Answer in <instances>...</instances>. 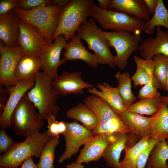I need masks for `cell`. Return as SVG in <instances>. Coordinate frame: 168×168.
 <instances>
[{
	"label": "cell",
	"mask_w": 168,
	"mask_h": 168,
	"mask_svg": "<svg viewBox=\"0 0 168 168\" xmlns=\"http://www.w3.org/2000/svg\"><path fill=\"white\" fill-rule=\"evenodd\" d=\"M93 0H72L61 12L52 41L62 35L69 41L79 27L86 22Z\"/></svg>",
	"instance_id": "cell-1"
},
{
	"label": "cell",
	"mask_w": 168,
	"mask_h": 168,
	"mask_svg": "<svg viewBox=\"0 0 168 168\" xmlns=\"http://www.w3.org/2000/svg\"><path fill=\"white\" fill-rule=\"evenodd\" d=\"M34 86L27 93L30 100L35 105L43 120L50 115L56 117L59 110L57 104L59 95L54 90L52 79L43 72L35 75Z\"/></svg>",
	"instance_id": "cell-2"
},
{
	"label": "cell",
	"mask_w": 168,
	"mask_h": 168,
	"mask_svg": "<svg viewBox=\"0 0 168 168\" xmlns=\"http://www.w3.org/2000/svg\"><path fill=\"white\" fill-rule=\"evenodd\" d=\"M89 16L97 20L102 28L112 31H127L140 34L143 31L145 22L141 19L113 10L100 8L93 3Z\"/></svg>",
	"instance_id": "cell-3"
},
{
	"label": "cell",
	"mask_w": 168,
	"mask_h": 168,
	"mask_svg": "<svg viewBox=\"0 0 168 168\" xmlns=\"http://www.w3.org/2000/svg\"><path fill=\"white\" fill-rule=\"evenodd\" d=\"M84 104L97 117L99 124L92 131L94 136L100 133H133V129L126 126L119 116L102 99L95 95L85 97Z\"/></svg>",
	"instance_id": "cell-4"
},
{
	"label": "cell",
	"mask_w": 168,
	"mask_h": 168,
	"mask_svg": "<svg viewBox=\"0 0 168 168\" xmlns=\"http://www.w3.org/2000/svg\"><path fill=\"white\" fill-rule=\"evenodd\" d=\"M47 131L40 132L26 137L22 142H18L0 157V166L17 168L27 158H40L43 148L50 138Z\"/></svg>",
	"instance_id": "cell-5"
},
{
	"label": "cell",
	"mask_w": 168,
	"mask_h": 168,
	"mask_svg": "<svg viewBox=\"0 0 168 168\" xmlns=\"http://www.w3.org/2000/svg\"><path fill=\"white\" fill-rule=\"evenodd\" d=\"M63 7L54 5L41 6L29 10L15 8L18 15L37 28L49 46L53 45L52 37Z\"/></svg>",
	"instance_id": "cell-6"
},
{
	"label": "cell",
	"mask_w": 168,
	"mask_h": 168,
	"mask_svg": "<svg viewBox=\"0 0 168 168\" xmlns=\"http://www.w3.org/2000/svg\"><path fill=\"white\" fill-rule=\"evenodd\" d=\"M34 104L24 94L13 111L11 127L16 134L27 137L39 132L44 123Z\"/></svg>",
	"instance_id": "cell-7"
},
{
	"label": "cell",
	"mask_w": 168,
	"mask_h": 168,
	"mask_svg": "<svg viewBox=\"0 0 168 168\" xmlns=\"http://www.w3.org/2000/svg\"><path fill=\"white\" fill-rule=\"evenodd\" d=\"M77 34L86 42L87 48L94 52L98 59L99 64L107 65L111 69L115 68L114 56L111 54L109 42L93 18H90L82 25Z\"/></svg>",
	"instance_id": "cell-8"
},
{
	"label": "cell",
	"mask_w": 168,
	"mask_h": 168,
	"mask_svg": "<svg viewBox=\"0 0 168 168\" xmlns=\"http://www.w3.org/2000/svg\"><path fill=\"white\" fill-rule=\"evenodd\" d=\"M103 33L110 46L115 50L114 61L116 66L120 70H124L131 55L138 50L142 40L141 35L127 31H103Z\"/></svg>",
	"instance_id": "cell-9"
},
{
	"label": "cell",
	"mask_w": 168,
	"mask_h": 168,
	"mask_svg": "<svg viewBox=\"0 0 168 168\" xmlns=\"http://www.w3.org/2000/svg\"><path fill=\"white\" fill-rule=\"evenodd\" d=\"M19 16L20 30L18 45L25 54L40 58L51 48L39 30L23 17Z\"/></svg>",
	"instance_id": "cell-10"
},
{
	"label": "cell",
	"mask_w": 168,
	"mask_h": 168,
	"mask_svg": "<svg viewBox=\"0 0 168 168\" xmlns=\"http://www.w3.org/2000/svg\"><path fill=\"white\" fill-rule=\"evenodd\" d=\"M0 85L6 89L18 82L15 76L17 64L25 54L19 45L8 47L0 43Z\"/></svg>",
	"instance_id": "cell-11"
},
{
	"label": "cell",
	"mask_w": 168,
	"mask_h": 168,
	"mask_svg": "<svg viewBox=\"0 0 168 168\" xmlns=\"http://www.w3.org/2000/svg\"><path fill=\"white\" fill-rule=\"evenodd\" d=\"M67 130L63 134L65 141V148L58 159L59 164L71 159L77 153L81 146L84 145L94 136L92 131L79 124L76 120L67 122Z\"/></svg>",
	"instance_id": "cell-12"
},
{
	"label": "cell",
	"mask_w": 168,
	"mask_h": 168,
	"mask_svg": "<svg viewBox=\"0 0 168 168\" xmlns=\"http://www.w3.org/2000/svg\"><path fill=\"white\" fill-rule=\"evenodd\" d=\"M80 72H70L67 71L62 73L52 80V84L55 91L59 95L66 96L69 94H82L83 89L94 87L92 84L84 81Z\"/></svg>",
	"instance_id": "cell-13"
},
{
	"label": "cell",
	"mask_w": 168,
	"mask_h": 168,
	"mask_svg": "<svg viewBox=\"0 0 168 168\" xmlns=\"http://www.w3.org/2000/svg\"><path fill=\"white\" fill-rule=\"evenodd\" d=\"M35 78L18 81L17 84L6 89L9 97L3 112L0 116V128L5 129L11 127V118L22 96L34 86Z\"/></svg>",
	"instance_id": "cell-14"
},
{
	"label": "cell",
	"mask_w": 168,
	"mask_h": 168,
	"mask_svg": "<svg viewBox=\"0 0 168 168\" xmlns=\"http://www.w3.org/2000/svg\"><path fill=\"white\" fill-rule=\"evenodd\" d=\"M117 133H100L93 136L84 145L76 162L82 164L99 160Z\"/></svg>",
	"instance_id": "cell-15"
},
{
	"label": "cell",
	"mask_w": 168,
	"mask_h": 168,
	"mask_svg": "<svg viewBox=\"0 0 168 168\" xmlns=\"http://www.w3.org/2000/svg\"><path fill=\"white\" fill-rule=\"evenodd\" d=\"M140 139L133 133H118L105 149L102 157L110 167L120 168L119 159L122 151L134 145Z\"/></svg>",
	"instance_id": "cell-16"
},
{
	"label": "cell",
	"mask_w": 168,
	"mask_h": 168,
	"mask_svg": "<svg viewBox=\"0 0 168 168\" xmlns=\"http://www.w3.org/2000/svg\"><path fill=\"white\" fill-rule=\"evenodd\" d=\"M67 43L63 35L58 36L50 49L44 52L40 58L42 64L40 69L53 80L58 76V70L59 67L66 63L63 58L60 59V56Z\"/></svg>",
	"instance_id": "cell-17"
},
{
	"label": "cell",
	"mask_w": 168,
	"mask_h": 168,
	"mask_svg": "<svg viewBox=\"0 0 168 168\" xmlns=\"http://www.w3.org/2000/svg\"><path fill=\"white\" fill-rule=\"evenodd\" d=\"M155 29L156 37L145 38L139 47L138 50L144 59H152L157 54L168 56V30H162L160 26H156Z\"/></svg>",
	"instance_id": "cell-18"
},
{
	"label": "cell",
	"mask_w": 168,
	"mask_h": 168,
	"mask_svg": "<svg viewBox=\"0 0 168 168\" xmlns=\"http://www.w3.org/2000/svg\"><path fill=\"white\" fill-rule=\"evenodd\" d=\"M19 16L13 9L0 16V38L8 47L18 45Z\"/></svg>",
	"instance_id": "cell-19"
},
{
	"label": "cell",
	"mask_w": 168,
	"mask_h": 168,
	"mask_svg": "<svg viewBox=\"0 0 168 168\" xmlns=\"http://www.w3.org/2000/svg\"><path fill=\"white\" fill-rule=\"evenodd\" d=\"M71 40L64 48L66 51L63 56L65 60H82L88 66L97 67L99 64L97 58L86 49L82 43L81 39L75 34Z\"/></svg>",
	"instance_id": "cell-20"
},
{
	"label": "cell",
	"mask_w": 168,
	"mask_h": 168,
	"mask_svg": "<svg viewBox=\"0 0 168 168\" xmlns=\"http://www.w3.org/2000/svg\"><path fill=\"white\" fill-rule=\"evenodd\" d=\"M96 85L100 91L94 87L88 89V91L102 99L118 115L126 110L117 87H112L105 82L97 83Z\"/></svg>",
	"instance_id": "cell-21"
},
{
	"label": "cell",
	"mask_w": 168,
	"mask_h": 168,
	"mask_svg": "<svg viewBox=\"0 0 168 168\" xmlns=\"http://www.w3.org/2000/svg\"><path fill=\"white\" fill-rule=\"evenodd\" d=\"M109 8L146 21L150 19L151 14L144 0H111Z\"/></svg>",
	"instance_id": "cell-22"
},
{
	"label": "cell",
	"mask_w": 168,
	"mask_h": 168,
	"mask_svg": "<svg viewBox=\"0 0 168 168\" xmlns=\"http://www.w3.org/2000/svg\"><path fill=\"white\" fill-rule=\"evenodd\" d=\"M118 116L124 124L132 128L140 139L150 135L151 116L145 117L126 110Z\"/></svg>",
	"instance_id": "cell-23"
},
{
	"label": "cell",
	"mask_w": 168,
	"mask_h": 168,
	"mask_svg": "<svg viewBox=\"0 0 168 168\" xmlns=\"http://www.w3.org/2000/svg\"><path fill=\"white\" fill-rule=\"evenodd\" d=\"M150 138L157 142L168 139V109L163 103L158 111L151 116Z\"/></svg>",
	"instance_id": "cell-24"
},
{
	"label": "cell",
	"mask_w": 168,
	"mask_h": 168,
	"mask_svg": "<svg viewBox=\"0 0 168 168\" xmlns=\"http://www.w3.org/2000/svg\"><path fill=\"white\" fill-rule=\"evenodd\" d=\"M66 116L80 122L92 131L95 130L99 124L97 117L84 103H79L70 108L67 112Z\"/></svg>",
	"instance_id": "cell-25"
},
{
	"label": "cell",
	"mask_w": 168,
	"mask_h": 168,
	"mask_svg": "<svg viewBox=\"0 0 168 168\" xmlns=\"http://www.w3.org/2000/svg\"><path fill=\"white\" fill-rule=\"evenodd\" d=\"M42 64L40 58L25 54L19 61L15 71L16 79L19 81L35 78V75L41 68Z\"/></svg>",
	"instance_id": "cell-26"
},
{
	"label": "cell",
	"mask_w": 168,
	"mask_h": 168,
	"mask_svg": "<svg viewBox=\"0 0 168 168\" xmlns=\"http://www.w3.org/2000/svg\"><path fill=\"white\" fill-rule=\"evenodd\" d=\"M163 102L162 96L140 99L126 109L130 112L152 116L159 110Z\"/></svg>",
	"instance_id": "cell-27"
},
{
	"label": "cell",
	"mask_w": 168,
	"mask_h": 168,
	"mask_svg": "<svg viewBox=\"0 0 168 168\" xmlns=\"http://www.w3.org/2000/svg\"><path fill=\"white\" fill-rule=\"evenodd\" d=\"M168 145L166 140L156 142L150 155L146 168H167Z\"/></svg>",
	"instance_id": "cell-28"
},
{
	"label": "cell",
	"mask_w": 168,
	"mask_h": 168,
	"mask_svg": "<svg viewBox=\"0 0 168 168\" xmlns=\"http://www.w3.org/2000/svg\"><path fill=\"white\" fill-rule=\"evenodd\" d=\"M158 26H162L168 29V9L162 0H158L155 12L152 18L145 22L143 31L152 35Z\"/></svg>",
	"instance_id": "cell-29"
},
{
	"label": "cell",
	"mask_w": 168,
	"mask_h": 168,
	"mask_svg": "<svg viewBox=\"0 0 168 168\" xmlns=\"http://www.w3.org/2000/svg\"><path fill=\"white\" fill-rule=\"evenodd\" d=\"M118 81L117 86L124 106L127 108L132 105L137 99L131 90L132 80L128 72H118L115 75Z\"/></svg>",
	"instance_id": "cell-30"
},
{
	"label": "cell",
	"mask_w": 168,
	"mask_h": 168,
	"mask_svg": "<svg viewBox=\"0 0 168 168\" xmlns=\"http://www.w3.org/2000/svg\"><path fill=\"white\" fill-rule=\"evenodd\" d=\"M150 135L141 139L136 144L124 149L125 154L124 159L120 161V168H137L136 163L140 152L148 144Z\"/></svg>",
	"instance_id": "cell-31"
},
{
	"label": "cell",
	"mask_w": 168,
	"mask_h": 168,
	"mask_svg": "<svg viewBox=\"0 0 168 168\" xmlns=\"http://www.w3.org/2000/svg\"><path fill=\"white\" fill-rule=\"evenodd\" d=\"M59 142L58 136L50 138L43 148L40 161L37 164L38 168H54L55 150Z\"/></svg>",
	"instance_id": "cell-32"
},
{
	"label": "cell",
	"mask_w": 168,
	"mask_h": 168,
	"mask_svg": "<svg viewBox=\"0 0 168 168\" xmlns=\"http://www.w3.org/2000/svg\"><path fill=\"white\" fill-rule=\"evenodd\" d=\"M153 62L154 75L161 84L162 89L167 91L166 75L168 56L157 54L152 58Z\"/></svg>",
	"instance_id": "cell-33"
},
{
	"label": "cell",
	"mask_w": 168,
	"mask_h": 168,
	"mask_svg": "<svg viewBox=\"0 0 168 168\" xmlns=\"http://www.w3.org/2000/svg\"><path fill=\"white\" fill-rule=\"evenodd\" d=\"M136 65V72L131 77L133 82L134 87L136 88L138 85H145L151 81L153 83L144 68L139 64Z\"/></svg>",
	"instance_id": "cell-34"
},
{
	"label": "cell",
	"mask_w": 168,
	"mask_h": 168,
	"mask_svg": "<svg viewBox=\"0 0 168 168\" xmlns=\"http://www.w3.org/2000/svg\"><path fill=\"white\" fill-rule=\"evenodd\" d=\"M158 142L150 138L148 145L139 154L137 161V168H145L151 152L155 143Z\"/></svg>",
	"instance_id": "cell-35"
},
{
	"label": "cell",
	"mask_w": 168,
	"mask_h": 168,
	"mask_svg": "<svg viewBox=\"0 0 168 168\" xmlns=\"http://www.w3.org/2000/svg\"><path fill=\"white\" fill-rule=\"evenodd\" d=\"M133 60L136 64H139L142 66L145 70L154 83L158 84L160 82L154 75V68L152 59L145 60L135 55Z\"/></svg>",
	"instance_id": "cell-36"
},
{
	"label": "cell",
	"mask_w": 168,
	"mask_h": 168,
	"mask_svg": "<svg viewBox=\"0 0 168 168\" xmlns=\"http://www.w3.org/2000/svg\"><path fill=\"white\" fill-rule=\"evenodd\" d=\"M16 8L25 10L52 5L49 0H16Z\"/></svg>",
	"instance_id": "cell-37"
},
{
	"label": "cell",
	"mask_w": 168,
	"mask_h": 168,
	"mask_svg": "<svg viewBox=\"0 0 168 168\" xmlns=\"http://www.w3.org/2000/svg\"><path fill=\"white\" fill-rule=\"evenodd\" d=\"M158 89L151 81L144 85L139 90L138 97L140 99L156 97L161 96Z\"/></svg>",
	"instance_id": "cell-38"
},
{
	"label": "cell",
	"mask_w": 168,
	"mask_h": 168,
	"mask_svg": "<svg viewBox=\"0 0 168 168\" xmlns=\"http://www.w3.org/2000/svg\"><path fill=\"white\" fill-rule=\"evenodd\" d=\"M18 142L12 141L4 129L0 130V154L5 153L11 150Z\"/></svg>",
	"instance_id": "cell-39"
},
{
	"label": "cell",
	"mask_w": 168,
	"mask_h": 168,
	"mask_svg": "<svg viewBox=\"0 0 168 168\" xmlns=\"http://www.w3.org/2000/svg\"><path fill=\"white\" fill-rule=\"evenodd\" d=\"M55 117L50 115L47 118L48 130L47 131L48 136L50 137L58 136L60 134L59 128V122L55 119Z\"/></svg>",
	"instance_id": "cell-40"
},
{
	"label": "cell",
	"mask_w": 168,
	"mask_h": 168,
	"mask_svg": "<svg viewBox=\"0 0 168 168\" xmlns=\"http://www.w3.org/2000/svg\"><path fill=\"white\" fill-rule=\"evenodd\" d=\"M16 0H1L0 16L4 15L16 8Z\"/></svg>",
	"instance_id": "cell-41"
},
{
	"label": "cell",
	"mask_w": 168,
	"mask_h": 168,
	"mask_svg": "<svg viewBox=\"0 0 168 168\" xmlns=\"http://www.w3.org/2000/svg\"><path fill=\"white\" fill-rule=\"evenodd\" d=\"M9 93L7 90L3 88V86L0 85V116L4 110L5 106L7 100V96Z\"/></svg>",
	"instance_id": "cell-42"
},
{
	"label": "cell",
	"mask_w": 168,
	"mask_h": 168,
	"mask_svg": "<svg viewBox=\"0 0 168 168\" xmlns=\"http://www.w3.org/2000/svg\"><path fill=\"white\" fill-rule=\"evenodd\" d=\"M150 14H154L157 4L158 0H144Z\"/></svg>",
	"instance_id": "cell-43"
},
{
	"label": "cell",
	"mask_w": 168,
	"mask_h": 168,
	"mask_svg": "<svg viewBox=\"0 0 168 168\" xmlns=\"http://www.w3.org/2000/svg\"><path fill=\"white\" fill-rule=\"evenodd\" d=\"M20 168H38L33 160L32 156H30L25 160L21 164Z\"/></svg>",
	"instance_id": "cell-44"
},
{
	"label": "cell",
	"mask_w": 168,
	"mask_h": 168,
	"mask_svg": "<svg viewBox=\"0 0 168 168\" xmlns=\"http://www.w3.org/2000/svg\"><path fill=\"white\" fill-rule=\"evenodd\" d=\"M99 3V7L104 10H108L109 8L111 0H98Z\"/></svg>",
	"instance_id": "cell-45"
},
{
	"label": "cell",
	"mask_w": 168,
	"mask_h": 168,
	"mask_svg": "<svg viewBox=\"0 0 168 168\" xmlns=\"http://www.w3.org/2000/svg\"><path fill=\"white\" fill-rule=\"evenodd\" d=\"M71 1L70 0H51L52 5L63 7L67 5Z\"/></svg>",
	"instance_id": "cell-46"
},
{
	"label": "cell",
	"mask_w": 168,
	"mask_h": 168,
	"mask_svg": "<svg viewBox=\"0 0 168 168\" xmlns=\"http://www.w3.org/2000/svg\"><path fill=\"white\" fill-rule=\"evenodd\" d=\"M58 128L60 134L63 135L64 134L67 129V122L64 121L59 122Z\"/></svg>",
	"instance_id": "cell-47"
},
{
	"label": "cell",
	"mask_w": 168,
	"mask_h": 168,
	"mask_svg": "<svg viewBox=\"0 0 168 168\" xmlns=\"http://www.w3.org/2000/svg\"><path fill=\"white\" fill-rule=\"evenodd\" d=\"M66 167V168H84V166L82 164L75 162L67 165Z\"/></svg>",
	"instance_id": "cell-48"
},
{
	"label": "cell",
	"mask_w": 168,
	"mask_h": 168,
	"mask_svg": "<svg viewBox=\"0 0 168 168\" xmlns=\"http://www.w3.org/2000/svg\"><path fill=\"white\" fill-rule=\"evenodd\" d=\"M161 96L163 103L166 105L168 109V96Z\"/></svg>",
	"instance_id": "cell-49"
},
{
	"label": "cell",
	"mask_w": 168,
	"mask_h": 168,
	"mask_svg": "<svg viewBox=\"0 0 168 168\" xmlns=\"http://www.w3.org/2000/svg\"><path fill=\"white\" fill-rule=\"evenodd\" d=\"M167 71L166 75L167 91L168 94V59L167 63Z\"/></svg>",
	"instance_id": "cell-50"
},
{
	"label": "cell",
	"mask_w": 168,
	"mask_h": 168,
	"mask_svg": "<svg viewBox=\"0 0 168 168\" xmlns=\"http://www.w3.org/2000/svg\"><path fill=\"white\" fill-rule=\"evenodd\" d=\"M0 168H13L12 167H4V166H0Z\"/></svg>",
	"instance_id": "cell-51"
},
{
	"label": "cell",
	"mask_w": 168,
	"mask_h": 168,
	"mask_svg": "<svg viewBox=\"0 0 168 168\" xmlns=\"http://www.w3.org/2000/svg\"><path fill=\"white\" fill-rule=\"evenodd\" d=\"M166 142H167V144L168 145V139H167V140H166Z\"/></svg>",
	"instance_id": "cell-52"
},
{
	"label": "cell",
	"mask_w": 168,
	"mask_h": 168,
	"mask_svg": "<svg viewBox=\"0 0 168 168\" xmlns=\"http://www.w3.org/2000/svg\"><path fill=\"white\" fill-rule=\"evenodd\" d=\"M167 168H168V163H167Z\"/></svg>",
	"instance_id": "cell-53"
}]
</instances>
